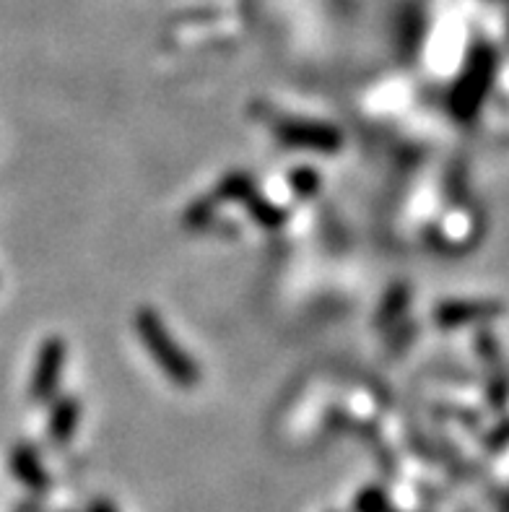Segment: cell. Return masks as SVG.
I'll use <instances>...</instances> for the list:
<instances>
[{
	"label": "cell",
	"instance_id": "1",
	"mask_svg": "<svg viewBox=\"0 0 509 512\" xmlns=\"http://www.w3.org/2000/svg\"><path fill=\"white\" fill-rule=\"evenodd\" d=\"M136 331L141 336L143 346L149 351L154 362L162 367L164 375L172 380V383L182 385V388H193L200 380V370L193 357H187L185 351L180 349V344L174 341L172 333L167 331V325L162 323V318L156 315L151 307H141L136 315Z\"/></svg>",
	"mask_w": 509,
	"mask_h": 512
},
{
	"label": "cell",
	"instance_id": "2",
	"mask_svg": "<svg viewBox=\"0 0 509 512\" xmlns=\"http://www.w3.org/2000/svg\"><path fill=\"white\" fill-rule=\"evenodd\" d=\"M494 78V55L489 50L476 52L468 65H465L463 76L458 78L455 91H452V112L460 120H471L478 112V107L484 104L486 91Z\"/></svg>",
	"mask_w": 509,
	"mask_h": 512
},
{
	"label": "cell",
	"instance_id": "3",
	"mask_svg": "<svg viewBox=\"0 0 509 512\" xmlns=\"http://www.w3.org/2000/svg\"><path fill=\"white\" fill-rule=\"evenodd\" d=\"M68 357V349L60 338H47L45 344L39 346V357L34 364L32 375V398L34 401H50L60 385L63 375V364Z\"/></svg>",
	"mask_w": 509,
	"mask_h": 512
},
{
	"label": "cell",
	"instance_id": "4",
	"mask_svg": "<svg viewBox=\"0 0 509 512\" xmlns=\"http://www.w3.org/2000/svg\"><path fill=\"white\" fill-rule=\"evenodd\" d=\"M276 136L286 143V146H297V149L310 151H338L341 149V133L336 128L323 123H302V120H286V123L276 125Z\"/></svg>",
	"mask_w": 509,
	"mask_h": 512
},
{
	"label": "cell",
	"instance_id": "5",
	"mask_svg": "<svg viewBox=\"0 0 509 512\" xmlns=\"http://www.w3.org/2000/svg\"><path fill=\"white\" fill-rule=\"evenodd\" d=\"M499 312L494 302H445L434 312V320L445 328H455V325L476 323V320H489Z\"/></svg>",
	"mask_w": 509,
	"mask_h": 512
},
{
	"label": "cell",
	"instance_id": "6",
	"mask_svg": "<svg viewBox=\"0 0 509 512\" xmlns=\"http://www.w3.org/2000/svg\"><path fill=\"white\" fill-rule=\"evenodd\" d=\"M81 416V406L76 398H63L55 403V409L50 414V437L55 442H68L73 437V429Z\"/></svg>",
	"mask_w": 509,
	"mask_h": 512
},
{
	"label": "cell",
	"instance_id": "7",
	"mask_svg": "<svg viewBox=\"0 0 509 512\" xmlns=\"http://www.w3.org/2000/svg\"><path fill=\"white\" fill-rule=\"evenodd\" d=\"M13 468H16V474H19L26 484H32V487L47 484L45 471L39 466V458L32 448H16V453H13Z\"/></svg>",
	"mask_w": 509,
	"mask_h": 512
},
{
	"label": "cell",
	"instance_id": "8",
	"mask_svg": "<svg viewBox=\"0 0 509 512\" xmlns=\"http://www.w3.org/2000/svg\"><path fill=\"white\" fill-rule=\"evenodd\" d=\"M255 193V185L247 175L242 172H234V175L224 177L219 182V188L213 193V201H247L250 195Z\"/></svg>",
	"mask_w": 509,
	"mask_h": 512
},
{
	"label": "cell",
	"instance_id": "9",
	"mask_svg": "<svg viewBox=\"0 0 509 512\" xmlns=\"http://www.w3.org/2000/svg\"><path fill=\"white\" fill-rule=\"evenodd\" d=\"M245 203H247V208H250V214L255 216V221H258V224H263V227L278 229L281 224H284V219H286L284 211H281L278 206H273V203L265 201V198H260L258 193H252Z\"/></svg>",
	"mask_w": 509,
	"mask_h": 512
},
{
	"label": "cell",
	"instance_id": "10",
	"mask_svg": "<svg viewBox=\"0 0 509 512\" xmlns=\"http://www.w3.org/2000/svg\"><path fill=\"white\" fill-rule=\"evenodd\" d=\"M406 299H408V289L406 286H395L393 292L387 294L385 299V310L380 312V323L387 325L390 320H395L403 312V307H406Z\"/></svg>",
	"mask_w": 509,
	"mask_h": 512
},
{
	"label": "cell",
	"instance_id": "11",
	"mask_svg": "<svg viewBox=\"0 0 509 512\" xmlns=\"http://www.w3.org/2000/svg\"><path fill=\"white\" fill-rule=\"evenodd\" d=\"M317 172L312 169H297V172H291V190H297L299 195H312L317 190Z\"/></svg>",
	"mask_w": 509,
	"mask_h": 512
}]
</instances>
